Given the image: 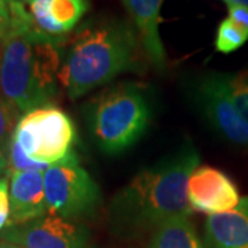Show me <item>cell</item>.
Masks as SVG:
<instances>
[{
	"mask_svg": "<svg viewBox=\"0 0 248 248\" xmlns=\"http://www.w3.org/2000/svg\"><path fill=\"white\" fill-rule=\"evenodd\" d=\"M199 164L197 151L186 145L157 166L141 171L112 200L113 221L130 228H146L189 217L192 207L187 200V184Z\"/></svg>",
	"mask_w": 248,
	"mask_h": 248,
	"instance_id": "obj_2",
	"label": "cell"
},
{
	"mask_svg": "<svg viewBox=\"0 0 248 248\" xmlns=\"http://www.w3.org/2000/svg\"><path fill=\"white\" fill-rule=\"evenodd\" d=\"M187 200L192 210L215 215L236 208L241 197L237 186L223 171L199 166L189 178Z\"/></svg>",
	"mask_w": 248,
	"mask_h": 248,
	"instance_id": "obj_9",
	"label": "cell"
},
{
	"mask_svg": "<svg viewBox=\"0 0 248 248\" xmlns=\"http://www.w3.org/2000/svg\"><path fill=\"white\" fill-rule=\"evenodd\" d=\"M225 81L240 115L248 123V69L225 75Z\"/></svg>",
	"mask_w": 248,
	"mask_h": 248,
	"instance_id": "obj_16",
	"label": "cell"
},
{
	"mask_svg": "<svg viewBox=\"0 0 248 248\" xmlns=\"http://www.w3.org/2000/svg\"><path fill=\"white\" fill-rule=\"evenodd\" d=\"M13 140L28 157L54 166L73 159L76 128L72 119L53 104L36 108L22 115L13 133Z\"/></svg>",
	"mask_w": 248,
	"mask_h": 248,
	"instance_id": "obj_5",
	"label": "cell"
},
{
	"mask_svg": "<svg viewBox=\"0 0 248 248\" xmlns=\"http://www.w3.org/2000/svg\"><path fill=\"white\" fill-rule=\"evenodd\" d=\"M226 4H240L248 9V0H223Z\"/></svg>",
	"mask_w": 248,
	"mask_h": 248,
	"instance_id": "obj_24",
	"label": "cell"
},
{
	"mask_svg": "<svg viewBox=\"0 0 248 248\" xmlns=\"http://www.w3.org/2000/svg\"><path fill=\"white\" fill-rule=\"evenodd\" d=\"M137 40L119 22H98L83 28L62 62L58 80L71 99L86 95L131 69Z\"/></svg>",
	"mask_w": 248,
	"mask_h": 248,
	"instance_id": "obj_3",
	"label": "cell"
},
{
	"mask_svg": "<svg viewBox=\"0 0 248 248\" xmlns=\"http://www.w3.org/2000/svg\"><path fill=\"white\" fill-rule=\"evenodd\" d=\"M50 166L45 163L35 161L31 157H28L25 152L21 149V146L17 142L11 140L7 146V172L6 175L9 177L11 172H21V171H42L45 172Z\"/></svg>",
	"mask_w": 248,
	"mask_h": 248,
	"instance_id": "obj_17",
	"label": "cell"
},
{
	"mask_svg": "<svg viewBox=\"0 0 248 248\" xmlns=\"http://www.w3.org/2000/svg\"><path fill=\"white\" fill-rule=\"evenodd\" d=\"M7 172V149L0 146V175Z\"/></svg>",
	"mask_w": 248,
	"mask_h": 248,
	"instance_id": "obj_22",
	"label": "cell"
},
{
	"mask_svg": "<svg viewBox=\"0 0 248 248\" xmlns=\"http://www.w3.org/2000/svg\"><path fill=\"white\" fill-rule=\"evenodd\" d=\"M152 108L145 90L123 83L108 90L90 108V128L98 148L119 155L140 141L151 123Z\"/></svg>",
	"mask_w": 248,
	"mask_h": 248,
	"instance_id": "obj_4",
	"label": "cell"
},
{
	"mask_svg": "<svg viewBox=\"0 0 248 248\" xmlns=\"http://www.w3.org/2000/svg\"><path fill=\"white\" fill-rule=\"evenodd\" d=\"M205 243L208 248H248V196L228 213L208 215Z\"/></svg>",
	"mask_w": 248,
	"mask_h": 248,
	"instance_id": "obj_13",
	"label": "cell"
},
{
	"mask_svg": "<svg viewBox=\"0 0 248 248\" xmlns=\"http://www.w3.org/2000/svg\"><path fill=\"white\" fill-rule=\"evenodd\" d=\"M9 226L22 225L48 214L45 193V172H11Z\"/></svg>",
	"mask_w": 248,
	"mask_h": 248,
	"instance_id": "obj_10",
	"label": "cell"
},
{
	"mask_svg": "<svg viewBox=\"0 0 248 248\" xmlns=\"http://www.w3.org/2000/svg\"><path fill=\"white\" fill-rule=\"evenodd\" d=\"M16 3H17L16 0H0V17L6 21L9 28L11 24V13H13Z\"/></svg>",
	"mask_w": 248,
	"mask_h": 248,
	"instance_id": "obj_21",
	"label": "cell"
},
{
	"mask_svg": "<svg viewBox=\"0 0 248 248\" xmlns=\"http://www.w3.org/2000/svg\"><path fill=\"white\" fill-rule=\"evenodd\" d=\"M1 239L22 248H84L89 232L79 223L54 214L33 221L7 226Z\"/></svg>",
	"mask_w": 248,
	"mask_h": 248,
	"instance_id": "obj_7",
	"label": "cell"
},
{
	"mask_svg": "<svg viewBox=\"0 0 248 248\" xmlns=\"http://www.w3.org/2000/svg\"><path fill=\"white\" fill-rule=\"evenodd\" d=\"M87 10L89 0H32L29 4L36 31L58 40H66Z\"/></svg>",
	"mask_w": 248,
	"mask_h": 248,
	"instance_id": "obj_11",
	"label": "cell"
},
{
	"mask_svg": "<svg viewBox=\"0 0 248 248\" xmlns=\"http://www.w3.org/2000/svg\"><path fill=\"white\" fill-rule=\"evenodd\" d=\"M228 6V18L233 21L248 35V9L240 4H226Z\"/></svg>",
	"mask_w": 248,
	"mask_h": 248,
	"instance_id": "obj_20",
	"label": "cell"
},
{
	"mask_svg": "<svg viewBox=\"0 0 248 248\" xmlns=\"http://www.w3.org/2000/svg\"><path fill=\"white\" fill-rule=\"evenodd\" d=\"M10 222V179L0 175V233L9 226Z\"/></svg>",
	"mask_w": 248,
	"mask_h": 248,
	"instance_id": "obj_19",
	"label": "cell"
},
{
	"mask_svg": "<svg viewBox=\"0 0 248 248\" xmlns=\"http://www.w3.org/2000/svg\"><path fill=\"white\" fill-rule=\"evenodd\" d=\"M197 101L207 120L225 140L248 148V123L232 99L225 75L204 78L197 89Z\"/></svg>",
	"mask_w": 248,
	"mask_h": 248,
	"instance_id": "obj_8",
	"label": "cell"
},
{
	"mask_svg": "<svg viewBox=\"0 0 248 248\" xmlns=\"http://www.w3.org/2000/svg\"><path fill=\"white\" fill-rule=\"evenodd\" d=\"M16 1H18V3H21V4H31L32 3V0H16Z\"/></svg>",
	"mask_w": 248,
	"mask_h": 248,
	"instance_id": "obj_26",
	"label": "cell"
},
{
	"mask_svg": "<svg viewBox=\"0 0 248 248\" xmlns=\"http://www.w3.org/2000/svg\"><path fill=\"white\" fill-rule=\"evenodd\" d=\"M248 35L237 27L229 18H225L219 24L215 39V48L223 54H229L239 50L247 43Z\"/></svg>",
	"mask_w": 248,
	"mask_h": 248,
	"instance_id": "obj_15",
	"label": "cell"
},
{
	"mask_svg": "<svg viewBox=\"0 0 248 248\" xmlns=\"http://www.w3.org/2000/svg\"><path fill=\"white\" fill-rule=\"evenodd\" d=\"M33 22L13 25L0 45V91L19 113L48 105L57 93L62 45Z\"/></svg>",
	"mask_w": 248,
	"mask_h": 248,
	"instance_id": "obj_1",
	"label": "cell"
},
{
	"mask_svg": "<svg viewBox=\"0 0 248 248\" xmlns=\"http://www.w3.org/2000/svg\"><path fill=\"white\" fill-rule=\"evenodd\" d=\"M7 31H9V27H7V24H6V21L0 17V42H1L3 36L6 35V32H7Z\"/></svg>",
	"mask_w": 248,
	"mask_h": 248,
	"instance_id": "obj_23",
	"label": "cell"
},
{
	"mask_svg": "<svg viewBox=\"0 0 248 248\" xmlns=\"http://www.w3.org/2000/svg\"><path fill=\"white\" fill-rule=\"evenodd\" d=\"M18 112L0 91V146L7 149L9 142L13 137L14 128L17 125Z\"/></svg>",
	"mask_w": 248,
	"mask_h": 248,
	"instance_id": "obj_18",
	"label": "cell"
},
{
	"mask_svg": "<svg viewBox=\"0 0 248 248\" xmlns=\"http://www.w3.org/2000/svg\"><path fill=\"white\" fill-rule=\"evenodd\" d=\"M140 32L146 57L159 71L166 68V50L159 31L163 0H122Z\"/></svg>",
	"mask_w": 248,
	"mask_h": 248,
	"instance_id": "obj_12",
	"label": "cell"
},
{
	"mask_svg": "<svg viewBox=\"0 0 248 248\" xmlns=\"http://www.w3.org/2000/svg\"><path fill=\"white\" fill-rule=\"evenodd\" d=\"M149 248H204L189 217H178L157 226Z\"/></svg>",
	"mask_w": 248,
	"mask_h": 248,
	"instance_id": "obj_14",
	"label": "cell"
},
{
	"mask_svg": "<svg viewBox=\"0 0 248 248\" xmlns=\"http://www.w3.org/2000/svg\"><path fill=\"white\" fill-rule=\"evenodd\" d=\"M45 193L48 214L65 219L90 215L101 202L99 186L76 156L46 170Z\"/></svg>",
	"mask_w": 248,
	"mask_h": 248,
	"instance_id": "obj_6",
	"label": "cell"
},
{
	"mask_svg": "<svg viewBox=\"0 0 248 248\" xmlns=\"http://www.w3.org/2000/svg\"><path fill=\"white\" fill-rule=\"evenodd\" d=\"M0 248H22L18 244H14V243H10V241H0Z\"/></svg>",
	"mask_w": 248,
	"mask_h": 248,
	"instance_id": "obj_25",
	"label": "cell"
}]
</instances>
